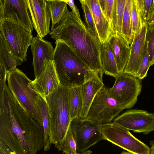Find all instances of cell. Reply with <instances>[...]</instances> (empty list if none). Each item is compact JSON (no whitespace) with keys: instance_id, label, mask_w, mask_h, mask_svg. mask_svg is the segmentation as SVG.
Listing matches in <instances>:
<instances>
[{"instance_id":"1","label":"cell","mask_w":154,"mask_h":154,"mask_svg":"<svg viewBox=\"0 0 154 154\" xmlns=\"http://www.w3.org/2000/svg\"><path fill=\"white\" fill-rule=\"evenodd\" d=\"M0 141L16 154H36L44 145L43 127L24 110L6 85L0 92Z\"/></svg>"},{"instance_id":"2","label":"cell","mask_w":154,"mask_h":154,"mask_svg":"<svg viewBox=\"0 0 154 154\" xmlns=\"http://www.w3.org/2000/svg\"><path fill=\"white\" fill-rule=\"evenodd\" d=\"M50 35L56 41L68 46L91 71L103 77L104 72L100 60L101 43L72 11L67 9Z\"/></svg>"},{"instance_id":"3","label":"cell","mask_w":154,"mask_h":154,"mask_svg":"<svg viewBox=\"0 0 154 154\" xmlns=\"http://www.w3.org/2000/svg\"><path fill=\"white\" fill-rule=\"evenodd\" d=\"M53 61L61 84L68 88L82 86L97 76L68 46L56 41Z\"/></svg>"},{"instance_id":"4","label":"cell","mask_w":154,"mask_h":154,"mask_svg":"<svg viewBox=\"0 0 154 154\" xmlns=\"http://www.w3.org/2000/svg\"><path fill=\"white\" fill-rule=\"evenodd\" d=\"M68 89L62 85L45 98L50 116V140L58 151L62 150L70 119Z\"/></svg>"},{"instance_id":"5","label":"cell","mask_w":154,"mask_h":154,"mask_svg":"<svg viewBox=\"0 0 154 154\" xmlns=\"http://www.w3.org/2000/svg\"><path fill=\"white\" fill-rule=\"evenodd\" d=\"M8 88L24 110L43 127L42 118L37 103L38 94L31 85L32 80L16 68L8 73Z\"/></svg>"},{"instance_id":"6","label":"cell","mask_w":154,"mask_h":154,"mask_svg":"<svg viewBox=\"0 0 154 154\" xmlns=\"http://www.w3.org/2000/svg\"><path fill=\"white\" fill-rule=\"evenodd\" d=\"M105 140L133 154H150V148L134 137L129 130L113 122L102 124Z\"/></svg>"},{"instance_id":"7","label":"cell","mask_w":154,"mask_h":154,"mask_svg":"<svg viewBox=\"0 0 154 154\" xmlns=\"http://www.w3.org/2000/svg\"><path fill=\"white\" fill-rule=\"evenodd\" d=\"M115 79L113 86L107 88L108 94L125 109L131 108L136 103L141 92V80L124 72L119 74Z\"/></svg>"},{"instance_id":"8","label":"cell","mask_w":154,"mask_h":154,"mask_svg":"<svg viewBox=\"0 0 154 154\" xmlns=\"http://www.w3.org/2000/svg\"><path fill=\"white\" fill-rule=\"evenodd\" d=\"M102 124L78 117L71 120L69 128L76 144L78 153L85 152L99 141L105 140L101 131Z\"/></svg>"},{"instance_id":"9","label":"cell","mask_w":154,"mask_h":154,"mask_svg":"<svg viewBox=\"0 0 154 154\" xmlns=\"http://www.w3.org/2000/svg\"><path fill=\"white\" fill-rule=\"evenodd\" d=\"M124 109L122 104L110 97L104 85L95 97L85 119L102 124L109 123Z\"/></svg>"},{"instance_id":"10","label":"cell","mask_w":154,"mask_h":154,"mask_svg":"<svg viewBox=\"0 0 154 154\" xmlns=\"http://www.w3.org/2000/svg\"><path fill=\"white\" fill-rule=\"evenodd\" d=\"M0 32L15 57L22 62L27 60V52L33 38L32 33L23 27L8 22H0Z\"/></svg>"},{"instance_id":"11","label":"cell","mask_w":154,"mask_h":154,"mask_svg":"<svg viewBox=\"0 0 154 154\" xmlns=\"http://www.w3.org/2000/svg\"><path fill=\"white\" fill-rule=\"evenodd\" d=\"M0 22L12 23L32 33L33 27L26 0H0Z\"/></svg>"},{"instance_id":"12","label":"cell","mask_w":154,"mask_h":154,"mask_svg":"<svg viewBox=\"0 0 154 154\" xmlns=\"http://www.w3.org/2000/svg\"><path fill=\"white\" fill-rule=\"evenodd\" d=\"M113 122L134 132L148 134L154 130V113L129 110L115 118Z\"/></svg>"},{"instance_id":"13","label":"cell","mask_w":154,"mask_h":154,"mask_svg":"<svg viewBox=\"0 0 154 154\" xmlns=\"http://www.w3.org/2000/svg\"><path fill=\"white\" fill-rule=\"evenodd\" d=\"M33 28L41 38L50 32L51 17L45 0H26Z\"/></svg>"},{"instance_id":"14","label":"cell","mask_w":154,"mask_h":154,"mask_svg":"<svg viewBox=\"0 0 154 154\" xmlns=\"http://www.w3.org/2000/svg\"><path fill=\"white\" fill-rule=\"evenodd\" d=\"M31 48L34 75L36 78L43 72L47 63L53 60L54 49L51 42L37 35L33 38Z\"/></svg>"},{"instance_id":"15","label":"cell","mask_w":154,"mask_h":154,"mask_svg":"<svg viewBox=\"0 0 154 154\" xmlns=\"http://www.w3.org/2000/svg\"><path fill=\"white\" fill-rule=\"evenodd\" d=\"M147 25L148 22L143 23L141 30L134 35L133 42L130 45L129 59L123 72L137 78L145 52Z\"/></svg>"},{"instance_id":"16","label":"cell","mask_w":154,"mask_h":154,"mask_svg":"<svg viewBox=\"0 0 154 154\" xmlns=\"http://www.w3.org/2000/svg\"><path fill=\"white\" fill-rule=\"evenodd\" d=\"M31 84L33 88L44 99L61 85L53 60L47 63L41 74L32 81Z\"/></svg>"},{"instance_id":"17","label":"cell","mask_w":154,"mask_h":154,"mask_svg":"<svg viewBox=\"0 0 154 154\" xmlns=\"http://www.w3.org/2000/svg\"><path fill=\"white\" fill-rule=\"evenodd\" d=\"M119 74L123 73L128 63L131 46L122 35H112L108 41Z\"/></svg>"},{"instance_id":"18","label":"cell","mask_w":154,"mask_h":154,"mask_svg":"<svg viewBox=\"0 0 154 154\" xmlns=\"http://www.w3.org/2000/svg\"><path fill=\"white\" fill-rule=\"evenodd\" d=\"M92 14L99 39L107 42L112 35L109 23L103 13L98 0H86Z\"/></svg>"},{"instance_id":"19","label":"cell","mask_w":154,"mask_h":154,"mask_svg":"<svg viewBox=\"0 0 154 154\" xmlns=\"http://www.w3.org/2000/svg\"><path fill=\"white\" fill-rule=\"evenodd\" d=\"M104 85L102 78L99 76L94 77L82 85L83 106L80 118L85 119L95 97Z\"/></svg>"},{"instance_id":"20","label":"cell","mask_w":154,"mask_h":154,"mask_svg":"<svg viewBox=\"0 0 154 154\" xmlns=\"http://www.w3.org/2000/svg\"><path fill=\"white\" fill-rule=\"evenodd\" d=\"M100 60L104 73L116 78L119 74L116 62L108 41L102 44Z\"/></svg>"},{"instance_id":"21","label":"cell","mask_w":154,"mask_h":154,"mask_svg":"<svg viewBox=\"0 0 154 154\" xmlns=\"http://www.w3.org/2000/svg\"><path fill=\"white\" fill-rule=\"evenodd\" d=\"M23 62L14 55L3 35L0 33V66L8 73L21 64Z\"/></svg>"},{"instance_id":"22","label":"cell","mask_w":154,"mask_h":154,"mask_svg":"<svg viewBox=\"0 0 154 154\" xmlns=\"http://www.w3.org/2000/svg\"><path fill=\"white\" fill-rule=\"evenodd\" d=\"M68 100L71 121L79 118L83 106L82 86L68 89Z\"/></svg>"},{"instance_id":"23","label":"cell","mask_w":154,"mask_h":154,"mask_svg":"<svg viewBox=\"0 0 154 154\" xmlns=\"http://www.w3.org/2000/svg\"><path fill=\"white\" fill-rule=\"evenodd\" d=\"M37 103L43 122L44 145L45 151L48 150L51 145L50 140V116L49 109L45 100L39 94Z\"/></svg>"},{"instance_id":"24","label":"cell","mask_w":154,"mask_h":154,"mask_svg":"<svg viewBox=\"0 0 154 154\" xmlns=\"http://www.w3.org/2000/svg\"><path fill=\"white\" fill-rule=\"evenodd\" d=\"M51 15V30L59 23L68 9L67 4L63 0H45Z\"/></svg>"},{"instance_id":"25","label":"cell","mask_w":154,"mask_h":154,"mask_svg":"<svg viewBox=\"0 0 154 154\" xmlns=\"http://www.w3.org/2000/svg\"><path fill=\"white\" fill-rule=\"evenodd\" d=\"M126 0H114V9L111 31L112 35H122V20Z\"/></svg>"},{"instance_id":"26","label":"cell","mask_w":154,"mask_h":154,"mask_svg":"<svg viewBox=\"0 0 154 154\" xmlns=\"http://www.w3.org/2000/svg\"><path fill=\"white\" fill-rule=\"evenodd\" d=\"M131 0H126L122 26V34L131 45L134 39L130 15Z\"/></svg>"},{"instance_id":"27","label":"cell","mask_w":154,"mask_h":154,"mask_svg":"<svg viewBox=\"0 0 154 154\" xmlns=\"http://www.w3.org/2000/svg\"><path fill=\"white\" fill-rule=\"evenodd\" d=\"M79 1L83 12L85 26L95 37L99 39L93 17L86 0H80Z\"/></svg>"},{"instance_id":"28","label":"cell","mask_w":154,"mask_h":154,"mask_svg":"<svg viewBox=\"0 0 154 154\" xmlns=\"http://www.w3.org/2000/svg\"><path fill=\"white\" fill-rule=\"evenodd\" d=\"M136 2L142 25L149 20L153 0H136Z\"/></svg>"},{"instance_id":"29","label":"cell","mask_w":154,"mask_h":154,"mask_svg":"<svg viewBox=\"0 0 154 154\" xmlns=\"http://www.w3.org/2000/svg\"><path fill=\"white\" fill-rule=\"evenodd\" d=\"M150 66L154 64V23H148L145 38Z\"/></svg>"},{"instance_id":"30","label":"cell","mask_w":154,"mask_h":154,"mask_svg":"<svg viewBox=\"0 0 154 154\" xmlns=\"http://www.w3.org/2000/svg\"><path fill=\"white\" fill-rule=\"evenodd\" d=\"M130 15L132 31L134 36L141 30L142 26L135 0H131Z\"/></svg>"},{"instance_id":"31","label":"cell","mask_w":154,"mask_h":154,"mask_svg":"<svg viewBox=\"0 0 154 154\" xmlns=\"http://www.w3.org/2000/svg\"><path fill=\"white\" fill-rule=\"evenodd\" d=\"M64 154H77L76 144L69 128L65 137L62 150Z\"/></svg>"},{"instance_id":"32","label":"cell","mask_w":154,"mask_h":154,"mask_svg":"<svg viewBox=\"0 0 154 154\" xmlns=\"http://www.w3.org/2000/svg\"><path fill=\"white\" fill-rule=\"evenodd\" d=\"M98 1L102 12L109 23L111 30L113 12L114 0H98Z\"/></svg>"},{"instance_id":"33","label":"cell","mask_w":154,"mask_h":154,"mask_svg":"<svg viewBox=\"0 0 154 154\" xmlns=\"http://www.w3.org/2000/svg\"><path fill=\"white\" fill-rule=\"evenodd\" d=\"M150 66L149 65L147 45L146 41L145 48L144 56L142 60L137 75V78L142 80L147 76Z\"/></svg>"},{"instance_id":"34","label":"cell","mask_w":154,"mask_h":154,"mask_svg":"<svg viewBox=\"0 0 154 154\" xmlns=\"http://www.w3.org/2000/svg\"><path fill=\"white\" fill-rule=\"evenodd\" d=\"M8 74L5 68L3 66H0V92L6 85V81Z\"/></svg>"},{"instance_id":"35","label":"cell","mask_w":154,"mask_h":154,"mask_svg":"<svg viewBox=\"0 0 154 154\" xmlns=\"http://www.w3.org/2000/svg\"><path fill=\"white\" fill-rule=\"evenodd\" d=\"M68 4L77 17L81 20V17L78 9L75 5L74 1L73 0H63Z\"/></svg>"},{"instance_id":"36","label":"cell","mask_w":154,"mask_h":154,"mask_svg":"<svg viewBox=\"0 0 154 154\" xmlns=\"http://www.w3.org/2000/svg\"><path fill=\"white\" fill-rule=\"evenodd\" d=\"M147 22L148 23H154V0H153L150 17Z\"/></svg>"},{"instance_id":"37","label":"cell","mask_w":154,"mask_h":154,"mask_svg":"<svg viewBox=\"0 0 154 154\" xmlns=\"http://www.w3.org/2000/svg\"><path fill=\"white\" fill-rule=\"evenodd\" d=\"M150 145L151 147L150 154H154V140L150 141Z\"/></svg>"},{"instance_id":"38","label":"cell","mask_w":154,"mask_h":154,"mask_svg":"<svg viewBox=\"0 0 154 154\" xmlns=\"http://www.w3.org/2000/svg\"><path fill=\"white\" fill-rule=\"evenodd\" d=\"M92 152L91 151L89 150L86 151L85 152L80 153H78L77 154H91Z\"/></svg>"},{"instance_id":"39","label":"cell","mask_w":154,"mask_h":154,"mask_svg":"<svg viewBox=\"0 0 154 154\" xmlns=\"http://www.w3.org/2000/svg\"><path fill=\"white\" fill-rule=\"evenodd\" d=\"M10 152L9 151H5L2 152L1 154H10Z\"/></svg>"},{"instance_id":"40","label":"cell","mask_w":154,"mask_h":154,"mask_svg":"<svg viewBox=\"0 0 154 154\" xmlns=\"http://www.w3.org/2000/svg\"><path fill=\"white\" fill-rule=\"evenodd\" d=\"M120 154H133L130 152H126L123 151Z\"/></svg>"},{"instance_id":"41","label":"cell","mask_w":154,"mask_h":154,"mask_svg":"<svg viewBox=\"0 0 154 154\" xmlns=\"http://www.w3.org/2000/svg\"><path fill=\"white\" fill-rule=\"evenodd\" d=\"M10 154H16L15 152H11Z\"/></svg>"}]
</instances>
